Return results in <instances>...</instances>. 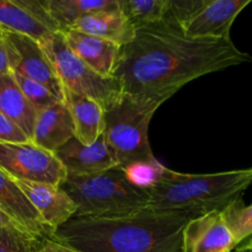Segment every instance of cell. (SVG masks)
Masks as SVG:
<instances>
[{"instance_id": "6da1fadb", "label": "cell", "mask_w": 252, "mask_h": 252, "mask_svg": "<svg viewBox=\"0 0 252 252\" xmlns=\"http://www.w3.org/2000/svg\"><path fill=\"white\" fill-rule=\"evenodd\" d=\"M249 62L231 38H193L164 20L137 30L121 49L115 76L126 94L161 106L189 81Z\"/></svg>"}, {"instance_id": "7a4b0ae2", "label": "cell", "mask_w": 252, "mask_h": 252, "mask_svg": "<svg viewBox=\"0 0 252 252\" xmlns=\"http://www.w3.org/2000/svg\"><path fill=\"white\" fill-rule=\"evenodd\" d=\"M196 217L149 207L115 218L74 217L48 238L76 252H181L182 231Z\"/></svg>"}, {"instance_id": "3957f363", "label": "cell", "mask_w": 252, "mask_h": 252, "mask_svg": "<svg viewBox=\"0 0 252 252\" xmlns=\"http://www.w3.org/2000/svg\"><path fill=\"white\" fill-rule=\"evenodd\" d=\"M252 185L251 169L216 174H181L167 169L148 189L149 208L203 214L221 212Z\"/></svg>"}, {"instance_id": "277c9868", "label": "cell", "mask_w": 252, "mask_h": 252, "mask_svg": "<svg viewBox=\"0 0 252 252\" xmlns=\"http://www.w3.org/2000/svg\"><path fill=\"white\" fill-rule=\"evenodd\" d=\"M62 189L78 207L75 217L115 218L149 207L148 189L135 186L122 167L86 176H66Z\"/></svg>"}, {"instance_id": "5b68a950", "label": "cell", "mask_w": 252, "mask_h": 252, "mask_svg": "<svg viewBox=\"0 0 252 252\" xmlns=\"http://www.w3.org/2000/svg\"><path fill=\"white\" fill-rule=\"evenodd\" d=\"M160 105L123 94L105 111L103 139L110 148L117 166L127 167L137 162L155 160L149 143V125Z\"/></svg>"}, {"instance_id": "8992f818", "label": "cell", "mask_w": 252, "mask_h": 252, "mask_svg": "<svg viewBox=\"0 0 252 252\" xmlns=\"http://www.w3.org/2000/svg\"><path fill=\"white\" fill-rule=\"evenodd\" d=\"M64 91L84 96L97 102L103 111L115 105L125 94L117 78H106L89 68L71 52L62 32L52 34L43 44Z\"/></svg>"}, {"instance_id": "52a82bcc", "label": "cell", "mask_w": 252, "mask_h": 252, "mask_svg": "<svg viewBox=\"0 0 252 252\" xmlns=\"http://www.w3.org/2000/svg\"><path fill=\"white\" fill-rule=\"evenodd\" d=\"M0 169L17 181L61 186L66 171L54 153L32 142L0 143Z\"/></svg>"}, {"instance_id": "ba28073f", "label": "cell", "mask_w": 252, "mask_h": 252, "mask_svg": "<svg viewBox=\"0 0 252 252\" xmlns=\"http://www.w3.org/2000/svg\"><path fill=\"white\" fill-rule=\"evenodd\" d=\"M0 31L6 47L10 71L43 84L59 100L64 101L63 85L43 47L24 34L1 29Z\"/></svg>"}, {"instance_id": "9c48e42d", "label": "cell", "mask_w": 252, "mask_h": 252, "mask_svg": "<svg viewBox=\"0 0 252 252\" xmlns=\"http://www.w3.org/2000/svg\"><path fill=\"white\" fill-rule=\"evenodd\" d=\"M0 29L43 44L58 29L42 0H0Z\"/></svg>"}, {"instance_id": "30bf717a", "label": "cell", "mask_w": 252, "mask_h": 252, "mask_svg": "<svg viewBox=\"0 0 252 252\" xmlns=\"http://www.w3.org/2000/svg\"><path fill=\"white\" fill-rule=\"evenodd\" d=\"M250 2L251 0H206L181 30L193 38L229 39L234 21Z\"/></svg>"}, {"instance_id": "8fae6325", "label": "cell", "mask_w": 252, "mask_h": 252, "mask_svg": "<svg viewBox=\"0 0 252 252\" xmlns=\"http://www.w3.org/2000/svg\"><path fill=\"white\" fill-rule=\"evenodd\" d=\"M236 246L221 212L192 218L182 231L181 252H234Z\"/></svg>"}, {"instance_id": "7c38bea8", "label": "cell", "mask_w": 252, "mask_h": 252, "mask_svg": "<svg viewBox=\"0 0 252 252\" xmlns=\"http://www.w3.org/2000/svg\"><path fill=\"white\" fill-rule=\"evenodd\" d=\"M15 182L38 213L49 233L75 217L78 207L61 186L17 180Z\"/></svg>"}, {"instance_id": "4fadbf2b", "label": "cell", "mask_w": 252, "mask_h": 252, "mask_svg": "<svg viewBox=\"0 0 252 252\" xmlns=\"http://www.w3.org/2000/svg\"><path fill=\"white\" fill-rule=\"evenodd\" d=\"M61 32L71 52L89 68L106 78H115L122 47L74 29Z\"/></svg>"}, {"instance_id": "5bb4252c", "label": "cell", "mask_w": 252, "mask_h": 252, "mask_svg": "<svg viewBox=\"0 0 252 252\" xmlns=\"http://www.w3.org/2000/svg\"><path fill=\"white\" fill-rule=\"evenodd\" d=\"M54 155L68 176H86L117 166L103 137L90 145L81 144L75 137L59 148Z\"/></svg>"}, {"instance_id": "9a60e30c", "label": "cell", "mask_w": 252, "mask_h": 252, "mask_svg": "<svg viewBox=\"0 0 252 252\" xmlns=\"http://www.w3.org/2000/svg\"><path fill=\"white\" fill-rule=\"evenodd\" d=\"M74 138V123L70 111L64 101L37 112L31 142L38 147L56 153Z\"/></svg>"}, {"instance_id": "2e32d148", "label": "cell", "mask_w": 252, "mask_h": 252, "mask_svg": "<svg viewBox=\"0 0 252 252\" xmlns=\"http://www.w3.org/2000/svg\"><path fill=\"white\" fill-rule=\"evenodd\" d=\"M0 211L19 228L38 238H48L49 230L20 189L15 180L0 169Z\"/></svg>"}, {"instance_id": "e0dca14e", "label": "cell", "mask_w": 252, "mask_h": 252, "mask_svg": "<svg viewBox=\"0 0 252 252\" xmlns=\"http://www.w3.org/2000/svg\"><path fill=\"white\" fill-rule=\"evenodd\" d=\"M70 29L107 39L121 47L130 43L137 33V30L123 15L120 6L85 15Z\"/></svg>"}, {"instance_id": "ac0fdd59", "label": "cell", "mask_w": 252, "mask_h": 252, "mask_svg": "<svg viewBox=\"0 0 252 252\" xmlns=\"http://www.w3.org/2000/svg\"><path fill=\"white\" fill-rule=\"evenodd\" d=\"M64 102L73 118L74 137L81 144L90 145L102 137L105 111L97 102L68 91H64Z\"/></svg>"}, {"instance_id": "d6986e66", "label": "cell", "mask_w": 252, "mask_h": 252, "mask_svg": "<svg viewBox=\"0 0 252 252\" xmlns=\"http://www.w3.org/2000/svg\"><path fill=\"white\" fill-rule=\"evenodd\" d=\"M0 113L14 121L31 140L37 113L20 90L11 71L0 75Z\"/></svg>"}, {"instance_id": "ffe728a7", "label": "cell", "mask_w": 252, "mask_h": 252, "mask_svg": "<svg viewBox=\"0 0 252 252\" xmlns=\"http://www.w3.org/2000/svg\"><path fill=\"white\" fill-rule=\"evenodd\" d=\"M58 31L68 30L85 15L120 6V0H42Z\"/></svg>"}, {"instance_id": "44dd1931", "label": "cell", "mask_w": 252, "mask_h": 252, "mask_svg": "<svg viewBox=\"0 0 252 252\" xmlns=\"http://www.w3.org/2000/svg\"><path fill=\"white\" fill-rule=\"evenodd\" d=\"M169 0H120V9L135 30L165 20Z\"/></svg>"}, {"instance_id": "7402d4cb", "label": "cell", "mask_w": 252, "mask_h": 252, "mask_svg": "<svg viewBox=\"0 0 252 252\" xmlns=\"http://www.w3.org/2000/svg\"><path fill=\"white\" fill-rule=\"evenodd\" d=\"M226 226L230 230L236 245H240L252 236V204L245 206L243 198L231 202L221 211Z\"/></svg>"}, {"instance_id": "603a6c76", "label": "cell", "mask_w": 252, "mask_h": 252, "mask_svg": "<svg viewBox=\"0 0 252 252\" xmlns=\"http://www.w3.org/2000/svg\"><path fill=\"white\" fill-rule=\"evenodd\" d=\"M43 239L17 225L0 226V252H38Z\"/></svg>"}, {"instance_id": "cb8c5ba5", "label": "cell", "mask_w": 252, "mask_h": 252, "mask_svg": "<svg viewBox=\"0 0 252 252\" xmlns=\"http://www.w3.org/2000/svg\"><path fill=\"white\" fill-rule=\"evenodd\" d=\"M12 73V71H11ZM15 80H16L17 85H19L20 90L22 91L26 100L31 103L33 110L37 112L44 110V108L49 107V106L54 105L58 102L59 100L48 88L43 85V84L38 83L36 80L26 78V76L21 75V74L12 73Z\"/></svg>"}, {"instance_id": "d4e9b609", "label": "cell", "mask_w": 252, "mask_h": 252, "mask_svg": "<svg viewBox=\"0 0 252 252\" xmlns=\"http://www.w3.org/2000/svg\"><path fill=\"white\" fill-rule=\"evenodd\" d=\"M165 170L166 167L160 164L157 159L153 161L137 162V164L123 167V171H125L127 179L135 186L145 189H152L161 179Z\"/></svg>"}, {"instance_id": "484cf974", "label": "cell", "mask_w": 252, "mask_h": 252, "mask_svg": "<svg viewBox=\"0 0 252 252\" xmlns=\"http://www.w3.org/2000/svg\"><path fill=\"white\" fill-rule=\"evenodd\" d=\"M31 142L24 130L10 118L0 113V143Z\"/></svg>"}, {"instance_id": "4316f807", "label": "cell", "mask_w": 252, "mask_h": 252, "mask_svg": "<svg viewBox=\"0 0 252 252\" xmlns=\"http://www.w3.org/2000/svg\"><path fill=\"white\" fill-rule=\"evenodd\" d=\"M38 252H76L73 249L68 248V246L63 245V244L58 243V241L53 240L51 238H44L42 241L41 249Z\"/></svg>"}, {"instance_id": "83f0119b", "label": "cell", "mask_w": 252, "mask_h": 252, "mask_svg": "<svg viewBox=\"0 0 252 252\" xmlns=\"http://www.w3.org/2000/svg\"><path fill=\"white\" fill-rule=\"evenodd\" d=\"M7 73H10V65L9 61H7L6 47H5L1 31H0V75H4Z\"/></svg>"}, {"instance_id": "f1b7e54d", "label": "cell", "mask_w": 252, "mask_h": 252, "mask_svg": "<svg viewBox=\"0 0 252 252\" xmlns=\"http://www.w3.org/2000/svg\"><path fill=\"white\" fill-rule=\"evenodd\" d=\"M234 252H252V236L244 241V243H241L240 245L236 246Z\"/></svg>"}, {"instance_id": "f546056e", "label": "cell", "mask_w": 252, "mask_h": 252, "mask_svg": "<svg viewBox=\"0 0 252 252\" xmlns=\"http://www.w3.org/2000/svg\"><path fill=\"white\" fill-rule=\"evenodd\" d=\"M4 225H16L4 212L0 211V226H4Z\"/></svg>"}]
</instances>
